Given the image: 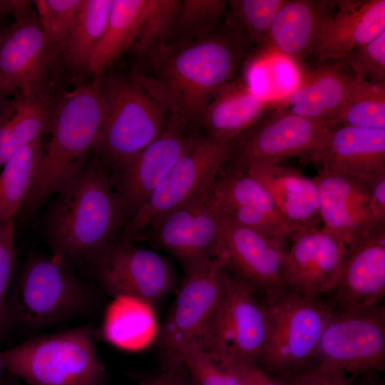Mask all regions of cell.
Returning a JSON list of instances; mask_svg holds the SVG:
<instances>
[{"label":"cell","mask_w":385,"mask_h":385,"mask_svg":"<svg viewBox=\"0 0 385 385\" xmlns=\"http://www.w3.org/2000/svg\"><path fill=\"white\" fill-rule=\"evenodd\" d=\"M384 31L385 0H337L312 57L318 61L342 60Z\"/></svg>","instance_id":"23"},{"label":"cell","mask_w":385,"mask_h":385,"mask_svg":"<svg viewBox=\"0 0 385 385\" xmlns=\"http://www.w3.org/2000/svg\"><path fill=\"white\" fill-rule=\"evenodd\" d=\"M314 180L322 229L342 240L351 250L385 232V224L373 215L369 190L361 180L318 170Z\"/></svg>","instance_id":"17"},{"label":"cell","mask_w":385,"mask_h":385,"mask_svg":"<svg viewBox=\"0 0 385 385\" xmlns=\"http://www.w3.org/2000/svg\"><path fill=\"white\" fill-rule=\"evenodd\" d=\"M231 145L192 130L186 148L145 203L127 222L121 240L132 242L150 222L211 185L227 163Z\"/></svg>","instance_id":"10"},{"label":"cell","mask_w":385,"mask_h":385,"mask_svg":"<svg viewBox=\"0 0 385 385\" xmlns=\"http://www.w3.org/2000/svg\"><path fill=\"white\" fill-rule=\"evenodd\" d=\"M211 197L217 212L254 231L266 230L274 220L286 222L267 190L245 170L225 164L212 184Z\"/></svg>","instance_id":"24"},{"label":"cell","mask_w":385,"mask_h":385,"mask_svg":"<svg viewBox=\"0 0 385 385\" xmlns=\"http://www.w3.org/2000/svg\"><path fill=\"white\" fill-rule=\"evenodd\" d=\"M30 1H0V19L11 15L15 19L30 14L33 11Z\"/></svg>","instance_id":"45"},{"label":"cell","mask_w":385,"mask_h":385,"mask_svg":"<svg viewBox=\"0 0 385 385\" xmlns=\"http://www.w3.org/2000/svg\"><path fill=\"white\" fill-rule=\"evenodd\" d=\"M309 159L318 170L369 185L385 173V129L332 127L326 145Z\"/></svg>","instance_id":"21"},{"label":"cell","mask_w":385,"mask_h":385,"mask_svg":"<svg viewBox=\"0 0 385 385\" xmlns=\"http://www.w3.org/2000/svg\"><path fill=\"white\" fill-rule=\"evenodd\" d=\"M180 5L181 0H148L132 48L138 60L169 42Z\"/></svg>","instance_id":"37"},{"label":"cell","mask_w":385,"mask_h":385,"mask_svg":"<svg viewBox=\"0 0 385 385\" xmlns=\"http://www.w3.org/2000/svg\"><path fill=\"white\" fill-rule=\"evenodd\" d=\"M108 307L103 322V334L111 343L125 349L140 345L144 329V314L137 299L118 297Z\"/></svg>","instance_id":"38"},{"label":"cell","mask_w":385,"mask_h":385,"mask_svg":"<svg viewBox=\"0 0 385 385\" xmlns=\"http://www.w3.org/2000/svg\"><path fill=\"white\" fill-rule=\"evenodd\" d=\"M91 264L107 294L133 298L146 305L161 302L175 283L168 258L123 240L113 242Z\"/></svg>","instance_id":"13"},{"label":"cell","mask_w":385,"mask_h":385,"mask_svg":"<svg viewBox=\"0 0 385 385\" xmlns=\"http://www.w3.org/2000/svg\"><path fill=\"white\" fill-rule=\"evenodd\" d=\"M242 81L257 97L277 102L290 95L300 84L304 73L299 62L270 47L255 49L243 67Z\"/></svg>","instance_id":"29"},{"label":"cell","mask_w":385,"mask_h":385,"mask_svg":"<svg viewBox=\"0 0 385 385\" xmlns=\"http://www.w3.org/2000/svg\"><path fill=\"white\" fill-rule=\"evenodd\" d=\"M7 99V96L0 90V112Z\"/></svg>","instance_id":"47"},{"label":"cell","mask_w":385,"mask_h":385,"mask_svg":"<svg viewBox=\"0 0 385 385\" xmlns=\"http://www.w3.org/2000/svg\"><path fill=\"white\" fill-rule=\"evenodd\" d=\"M218 212L217 256L227 270L252 285L264 299L288 289L285 280L287 247Z\"/></svg>","instance_id":"16"},{"label":"cell","mask_w":385,"mask_h":385,"mask_svg":"<svg viewBox=\"0 0 385 385\" xmlns=\"http://www.w3.org/2000/svg\"><path fill=\"white\" fill-rule=\"evenodd\" d=\"M342 60L362 79L385 83V31L355 47Z\"/></svg>","instance_id":"40"},{"label":"cell","mask_w":385,"mask_h":385,"mask_svg":"<svg viewBox=\"0 0 385 385\" xmlns=\"http://www.w3.org/2000/svg\"><path fill=\"white\" fill-rule=\"evenodd\" d=\"M244 170L265 186L283 219L295 231L322 227L317 188L312 178L279 163L252 164Z\"/></svg>","instance_id":"25"},{"label":"cell","mask_w":385,"mask_h":385,"mask_svg":"<svg viewBox=\"0 0 385 385\" xmlns=\"http://www.w3.org/2000/svg\"><path fill=\"white\" fill-rule=\"evenodd\" d=\"M227 268L212 257L184 268L177 298L161 332V349L175 366L180 354L198 344L222 298Z\"/></svg>","instance_id":"11"},{"label":"cell","mask_w":385,"mask_h":385,"mask_svg":"<svg viewBox=\"0 0 385 385\" xmlns=\"http://www.w3.org/2000/svg\"><path fill=\"white\" fill-rule=\"evenodd\" d=\"M8 385H11V384H8Z\"/></svg>","instance_id":"49"},{"label":"cell","mask_w":385,"mask_h":385,"mask_svg":"<svg viewBox=\"0 0 385 385\" xmlns=\"http://www.w3.org/2000/svg\"><path fill=\"white\" fill-rule=\"evenodd\" d=\"M324 123L272 103L232 145L225 165L244 170L252 164H277L292 157H309L327 143Z\"/></svg>","instance_id":"9"},{"label":"cell","mask_w":385,"mask_h":385,"mask_svg":"<svg viewBox=\"0 0 385 385\" xmlns=\"http://www.w3.org/2000/svg\"><path fill=\"white\" fill-rule=\"evenodd\" d=\"M0 364L31 385H103L93 324L31 337L0 352Z\"/></svg>","instance_id":"5"},{"label":"cell","mask_w":385,"mask_h":385,"mask_svg":"<svg viewBox=\"0 0 385 385\" xmlns=\"http://www.w3.org/2000/svg\"><path fill=\"white\" fill-rule=\"evenodd\" d=\"M182 369L183 367L169 368L156 378L144 381L140 385H178L184 378L181 373Z\"/></svg>","instance_id":"46"},{"label":"cell","mask_w":385,"mask_h":385,"mask_svg":"<svg viewBox=\"0 0 385 385\" xmlns=\"http://www.w3.org/2000/svg\"><path fill=\"white\" fill-rule=\"evenodd\" d=\"M317 364L354 376L381 371L385 364V307L335 313L319 345Z\"/></svg>","instance_id":"12"},{"label":"cell","mask_w":385,"mask_h":385,"mask_svg":"<svg viewBox=\"0 0 385 385\" xmlns=\"http://www.w3.org/2000/svg\"><path fill=\"white\" fill-rule=\"evenodd\" d=\"M48 61L36 11L0 29V90L51 94Z\"/></svg>","instance_id":"19"},{"label":"cell","mask_w":385,"mask_h":385,"mask_svg":"<svg viewBox=\"0 0 385 385\" xmlns=\"http://www.w3.org/2000/svg\"><path fill=\"white\" fill-rule=\"evenodd\" d=\"M360 79L344 60L317 61L294 92L272 104L327 127Z\"/></svg>","instance_id":"22"},{"label":"cell","mask_w":385,"mask_h":385,"mask_svg":"<svg viewBox=\"0 0 385 385\" xmlns=\"http://www.w3.org/2000/svg\"><path fill=\"white\" fill-rule=\"evenodd\" d=\"M264 300L269 331L258 365L279 379L316 365L322 333L334 314L331 303L289 289Z\"/></svg>","instance_id":"6"},{"label":"cell","mask_w":385,"mask_h":385,"mask_svg":"<svg viewBox=\"0 0 385 385\" xmlns=\"http://www.w3.org/2000/svg\"><path fill=\"white\" fill-rule=\"evenodd\" d=\"M285 0H230L227 17L252 49L262 47Z\"/></svg>","instance_id":"36"},{"label":"cell","mask_w":385,"mask_h":385,"mask_svg":"<svg viewBox=\"0 0 385 385\" xmlns=\"http://www.w3.org/2000/svg\"><path fill=\"white\" fill-rule=\"evenodd\" d=\"M39 138L16 153L0 170V223L14 220L32 186L43 155Z\"/></svg>","instance_id":"31"},{"label":"cell","mask_w":385,"mask_h":385,"mask_svg":"<svg viewBox=\"0 0 385 385\" xmlns=\"http://www.w3.org/2000/svg\"><path fill=\"white\" fill-rule=\"evenodd\" d=\"M16 261L14 220L0 223V336L9 324L6 303Z\"/></svg>","instance_id":"41"},{"label":"cell","mask_w":385,"mask_h":385,"mask_svg":"<svg viewBox=\"0 0 385 385\" xmlns=\"http://www.w3.org/2000/svg\"><path fill=\"white\" fill-rule=\"evenodd\" d=\"M227 8L226 0H181L168 43L188 42L215 33L224 22Z\"/></svg>","instance_id":"35"},{"label":"cell","mask_w":385,"mask_h":385,"mask_svg":"<svg viewBox=\"0 0 385 385\" xmlns=\"http://www.w3.org/2000/svg\"><path fill=\"white\" fill-rule=\"evenodd\" d=\"M268 331L264 299L227 270L222 298L197 345L223 363L258 364Z\"/></svg>","instance_id":"8"},{"label":"cell","mask_w":385,"mask_h":385,"mask_svg":"<svg viewBox=\"0 0 385 385\" xmlns=\"http://www.w3.org/2000/svg\"><path fill=\"white\" fill-rule=\"evenodd\" d=\"M0 112V170L19 150L48 133L55 98L14 92Z\"/></svg>","instance_id":"28"},{"label":"cell","mask_w":385,"mask_h":385,"mask_svg":"<svg viewBox=\"0 0 385 385\" xmlns=\"http://www.w3.org/2000/svg\"><path fill=\"white\" fill-rule=\"evenodd\" d=\"M96 300L95 291L63 259L34 255L24 263L9 292L8 323L31 330L48 327L89 313Z\"/></svg>","instance_id":"4"},{"label":"cell","mask_w":385,"mask_h":385,"mask_svg":"<svg viewBox=\"0 0 385 385\" xmlns=\"http://www.w3.org/2000/svg\"><path fill=\"white\" fill-rule=\"evenodd\" d=\"M337 4V0H285L262 47L273 48L298 62L312 57Z\"/></svg>","instance_id":"26"},{"label":"cell","mask_w":385,"mask_h":385,"mask_svg":"<svg viewBox=\"0 0 385 385\" xmlns=\"http://www.w3.org/2000/svg\"><path fill=\"white\" fill-rule=\"evenodd\" d=\"M43 36L48 65L56 62L78 17L83 0L33 1Z\"/></svg>","instance_id":"34"},{"label":"cell","mask_w":385,"mask_h":385,"mask_svg":"<svg viewBox=\"0 0 385 385\" xmlns=\"http://www.w3.org/2000/svg\"><path fill=\"white\" fill-rule=\"evenodd\" d=\"M367 185L371 210L379 221L385 224V173Z\"/></svg>","instance_id":"44"},{"label":"cell","mask_w":385,"mask_h":385,"mask_svg":"<svg viewBox=\"0 0 385 385\" xmlns=\"http://www.w3.org/2000/svg\"><path fill=\"white\" fill-rule=\"evenodd\" d=\"M112 0H83L63 55L75 71H87L108 23Z\"/></svg>","instance_id":"32"},{"label":"cell","mask_w":385,"mask_h":385,"mask_svg":"<svg viewBox=\"0 0 385 385\" xmlns=\"http://www.w3.org/2000/svg\"><path fill=\"white\" fill-rule=\"evenodd\" d=\"M385 294V232L349 250L327 299L335 313L365 311Z\"/></svg>","instance_id":"20"},{"label":"cell","mask_w":385,"mask_h":385,"mask_svg":"<svg viewBox=\"0 0 385 385\" xmlns=\"http://www.w3.org/2000/svg\"><path fill=\"white\" fill-rule=\"evenodd\" d=\"M148 0H112L104 34L88 71L101 75L120 56L132 49Z\"/></svg>","instance_id":"30"},{"label":"cell","mask_w":385,"mask_h":385,"mask_svg":"<svg viewBox=\"0 0 385 385\" xmlns=\"http://www.w3.org/2000/svg\"><path fill=\"white\" fill-rule=\"evenodd\" d=\"M230 364L239 380V385H285L257 364L252 363H229Z\"/></svg>","instance_id":"43"},{"label":"cell","mask_w":385,"mask_h":385,"mask_svg":"<svg viewBox=\"0 0 385 385\" xmlns=\"http://www.w3.org/2000/svg\"></svg>","instance_id":"50"},{"label":"cell","mask_w":385,"mask_h":385,"mask_svg":"<svg viewBox=\"0 0 385 385\" xmlns=\"http://www.w3.org/2000/svg\"><path fill=\"white\" fill-rule=\"evenodd\" d=\"M181 366L186 370L192 385H239L230 364L216 360L197 344L190 345L180 354L176 367Z\"/></svg>","instance_id":"39"},{"label":"cell","mask_w":385,"mask_h":385,"mask_svg":"<svg viewBox=\"0 0 385 385\" xmlns=\"http://www.w3.org/2000/svg\"><path fill=\"white\" fill-rule=\"evenodd\" d=\"M252 51L226 14L215 33L166 43L139 59L131 77L168 114L198 124L214 93L237 79Z\"/></svg>","instance_id":"1"},{"label":"cell","mask_w":385,"mask_h":385,"mask_svg":"<svg viewBox=\"0 0 385 385\" xmlns=\"http://www.w3.org/2000/svg\"><path fill=\"white\" fill-rule=\"evenodd\" d=\"M178 385H192V384H190L188 379H185L184 377Z\"/></svg>","instance_id":"48"},{"label":"cell","mask_w":385,"mask_h":385,"mask_svg":"<svg viewBox=\"0 0 385 385\" xmlns=\"http://www.w3.org/2000/svg\"><path fill=\"white\" fill-rule=\"evenodd\" d=\"M354 378L332 366L317 364L284 379L285 385H349Z\"/></svg>","instance_id":"42"},{"label":"cell","mask_w":385,"mask_h":385,"mask_svg":"<svg viewBox=\"0 0 385 385\" xmlns=\"http://www.w3.org/2000/svg\"><path fill=\"white\" fill-rule=\"evenodd\" d=\"M192 125L185 118L168 114L161 134L115 170L111 178L127 222L145 203L183 155ZM127 223V222H126Z\"/></svg>","instance_id":"15"},{"label":"cell","mask_w":385,"mask_h":385,"mask_svg":"<svg viewBox=\"0 0 385 385\" xmlns=\"http://www.w3.org/2000/svg\"><path fill=\"white\" fill-rule=\"evenodd\" d=\"M106 111L100 76L55 98L43 155L32 186L21 210L37 212L87 161L102 125Z\"/></svg>","instance_id":"3"},{"label":"cell","mask_w":385,"mask_h":385,"mask_svg":"<svg viewBox=\"0 0 385 385\" xmlns=\"http://www.w3.org/2000/svg\"><path fill=\"white\" fill-rule=\"evenodd\" d=\"M56 195L43 222L53 255L91 263L127 222L107 169L97 156L87 160Z\"/></svg>","instance_id":"2"},{"label":"cell","mask_w":385,"mask_h":385,"mask_svg":"<svg viewBox=\"0 0 385 385\" xmlns=\"http://www.w3.org/2000/svg\"><path fill=\"white\" fill-rule=\"evenodd\" d=\"M103 91L105 115L93 150L115 171L161 134L168 114L132 77L110 78Z\"/></svg>","instance_id":"7"},{"label":"cell","mask_w":385,"mask_h":385,"mask_svg":"<svg viewBox=\"0 0 385 385\" xmlns=\"http://www.w3.org/2000/svg\"><path fill=\"white\" fill-rule=\"evenodd\" d=\"M212 184L155 217L142 233L148 232L151 243L176 258L183 269L218 255L220 222L212 202Z\"/></svg>","instance_id":"14"},{"label":"cell","mask_w":385,"mask_h":385,"mask_svg":"<svg viewBox=\"0 0 385 385\" xmlns=\"http://www.w3.org/2000/svg\"><path fill=\"white\" fill-rule=\"evenodd\" d=\"M385 129V83L360 79L328 125Z\"/></svg>","instance_id":"33"},{"label":"cell","mask_w":385,"mask_h":385,"mask_svg":"<svg viewBox=\"0 0 385 385\" xmlns=\"http://www.w3.org/2000/svg\"><path fill=\"white\" fill-rule=\"evenodd\" d=\"M347 245L322 227L295 232L287 248V288L307 297H322L334 287L349 255Z\"/></svg>","instance_id":"18"},{"label":"cell","mask_w":385,"mask_h":385,"mask_svg":"<svg viewBox=\"0 0 385 385\" xmlns=\"http://www.w3.org/2000/svg\"><path fill=\"white\" fill-rule=\"evenodd\" d=\"M271 105L237 78L214 93L198 124L207 135L232 145Z\"/></svg>","instance_id":"27"}]
</instances>
